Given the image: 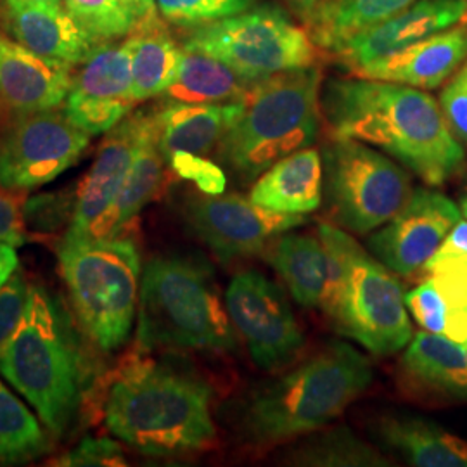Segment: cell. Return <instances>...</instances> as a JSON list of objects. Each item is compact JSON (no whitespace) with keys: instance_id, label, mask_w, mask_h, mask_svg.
I'll return each mask as SVG.
<instances>
[{"instance_id":"obj_3","label":"cell","mask_w":467,"mask_h":467,"mask_svg":"<svg viewBox=\"0 0 467 467\" xmlns=\"http://www.w3.org/2000/svg\"><path fill=\"white\" fill-rule=\"evenodd\" d=\"M0 372L50 433L71 426L84 399L82 355L63 306L38 284L30 285L25 314L0 347Z\"/></svg>"},{"instance_id":"obj_27","label":"cell","mask_w":467,"mask_h":467,"mask_svg":"<svg viewBox=\"0 0 467 467\" xmlns=\"http://www.w3.org/2000/svg\"><path fill=\"white\" fill-rule=\"evenodd\" d=\"M267 253L270 265L283 277L293 298L306 308L320 306L327 279V256L320 237L284 233Z\"/></svg>"},{"instance_id":"obj_9","label":"cell","mask_w":467,"mask_h":467,"mask_svg":"<svg viewBox=\"0 0 467 467\" xmlns=\"http://www.w3.org/2000/svg\"><path fill=\"white\" fill-rule=\"evenodd\" d=\"M182 49L213 56L253 82L317 67L320 59V49L308 30L274 5L196 26L185 36Z\"/></svg>"},{"instance_id":"obj_12","label":"cell","mask_w":467,"mask_h":467,"mask_svg":"<svg viewBox=\"0 0 467 467\" xmlns=\"http://www.w3.org/2000/svg\"><path fill=\"white\" fill-rule=\"evenodd\" d=\"M225 306L258 368H283L303 348V334L289 303L264 274L244 270L234 275Z\"/></svg>"},{"instance_id":"obj_29","label":"cell","mask_w":467,"mask_h":467,"mask_svg":"<svg viewBox=\"0 0 467 467\" xmlns=\"http://www.w3.org/2000/svg\"><path fill=\"white\" fill-rule=\"evenodd\" d=\"M125 40L132 57L135 102L163 96L173 84L182 59V49L168 34L165 23L139 26Z\"/></svg>"},{"instance_id":"obj_42","label":"cell","mask_w":467,"mask_h":467,"mask_svg":"<svg viewBox=\"0 0 467 467\" xmlns=\"http://www.w3.org/2000/svg\"><path fill=\"white\" fill-rule=\"evenodd\" d=\"M467 256V220H459L451 229L433 258H459Z\"/></svg>"},{"instance_id":"obj_7","label":"cell","mask_w":467,"mask_h":467,"mask_svg":"<svg viewBox=\"0 0 467 467\" xmlns=\"http://www.w3.org/2000/svg\"><path fill=\"white\" fill-rule=\"evenodd\" d=\"M140 350H233V320L213 272L202 262L158 256L144 268L139 291Z\"/></svg>"},{"instance_id":"obj_28","label":"cell","mask_w":467,"mask_h":467,"mask_svg":"<svg viewBox=\"0 0 467 467\" xmlns=\"http://www.w3.org/2000/svg\"><path fill=\"white\" fill-rule=\"evenodd\" d=\"M418 0H324L306 21L318 49L333 52L353 35L400 15Z\"/></svg>"},{"instance_id":"obj_13","label":"cell","mask_w":467,"mask_h":467,"mask_svg":"<svg viewBox=\"0 0 467 467\" xmlns=\"http://www.w3.org/2000/svg\"><path fill=\"white\" fill-rule=\"evenodd\" d=\"M184 218L189 229L225 262L251 258L277 235L305 223L303 215L272 212L239 194L192 196L185 201Z\"/></svg>"},{"instance_id":"obj_20","label":"cell","mask_w":467,"mask_h":467,"mask_svg":"<svg viewBox=\"0 0 467 467\" xmlns=\"http://www.w3.org/2000/svg\"><path fill=\"white\" fill-rule=\"evenodd\" d=\"M4 25L15 38L35 54L59 59L73 67L102 44L77 21L67 5H4Z\"/></svg>"},{"instance_id":"obj_47","label":"cell","mask_w":467,"mask_h":467,"mask_svg":"<svg viewBox=\"0 0 467 467\" xmlns=\"http://www.w3.org/2000/svg\"><path fill=\"white\" fill-rule=\"evenodd\" d=\"M461 213H464V217L467 218V194L464 196L462 202H461Z\"/></svg>"},{"instance_id":"obj_31","label":"cell","mask_w":467,"mask_h":467,"mask_svg":"<svg viewBox=\"0 0 467 467\" xmlns=\"http://www.w3.org/2000/svg\"><path fill=\"white\" fill-rule=\"evenodd\" d=\"M47 438L30 409L0 381V461L28 462L47 451Z\"/></svg>"},{"instance_id":"obj_38","label":"cell","mask_w":467,"mask_h":467,"mask_svg":"<svg viewBox=\"0 0 467 467\" xmlns=\"http://www.w3.org/2000/svg\"><path fill=\"white\" fill-rule=\"evenodd\" d=\"M52 466L108 467L127 466L125 455L109 438H85L73 451L57 457Z\"/></svg>"},{"instance_id":"obj_35","label":"cell","mask_w":467,"mask_h":467,"mask_svg":"<svg viewBox=\"0 0 467 467\" xmlns=\"http://www.w3.org/2000/svg\"><path fill=\"white\" fill-rule=\"evenodd\" d=\"M254 0H156L158 13L170 25L196 28L251 9Z\"/></svg>"},{"instance_id":"obj_23","label":"cell","mask_w":467,"mask_h":467,"mask_svg":"<svg viewBox=\"0 0 467 467\" xmlns=\"http://www.w3.org/2000/svg\"><path fill=\"white\" fill-rule=\"evenodd\" d=\"M324 165L317 150H296L264 171L251 189L250 200L289 215L316 212L322 202Z\"/></svg>"},{"instance_id":"obj_26","label":"cell","mask_w":467,"mask_h":467,"mask_svg":"<svg viewBox=\"0 0 467 467\" xmlns=\"http://www.w3.org/2000/svg\"><path fill=\"white\" fill-rule=\"evenodd\" d=\"M253 84L213 56L182 49L177 77L163 96L171 102L225 104L243 100Z\"/></svg>"},{"instance_id":"obj_39","label":"cell","mask_w":467,"mask_h":467,"mask_svg":"<svg viewBox=\"0 0 467 467\" xmlns=\"http://www.w3.org/2000/svg\"><path fill=\"white\" fill-rule=\"evenodd\" d=\"M30 296V284L23 272H16L0 287V347L16 329Z\"/></svg>"},{"instance_id":"obj_17","label":"cell","mask_w":467,"mask_h":467,"mask_svg":"<svg viewBox=\"0 0 467 467\" xmlns=\"http://www.w3.org/2000/svg\"><path fill=\"white\" fill-rule=\"evenodd\" d=\"M73 65L26 49L0 34V111L19 118L59 108L73 82Z\"/></svg>"},{"instance_id":"obj_2","label":"cell","mask_w":467,"mask_h":467,"mask_svg":"<svg viewBox=\"0 0 467 467\" xmlns=\"http://www.w3.org/2000/svg\"><path fill=\"white\" fill-rule=\"evenodd\" d=\"M104 422L121 441L150 457L206 451L217 441L208 384L139 355L113 374Z\"/></svg>"},{"instance_id":"obj_15","label":"cell","mask_w":467,"mask_h":467,"mask_svg":"<svg viewBox=\"0 0 467 467\" xmlns=\"http://www.w3.org/2000/svg\"><path fill=\"white\" fill-rule=\"evenodd\" d=\"M459 220L461 210L453 201L418 189L384 229L370 235L368 248L391 272L412 275L431 262Z\"/></svg>"},{"instance_id":"obj_33","label":"cell","mask_w":467,"mask_h":467,"mask_svg":"<svg viewBox=\"0 0 467 467\" xmlns=\"http://www.w3.org/2000/svg\"><path fill=\"white\" fill-rule=\"evenodd\" d=\"M67 11L100 42L125 38L135 30V19L121 0H65Z\"/></svg>"},{"instance_id":"obj_36","label":"cell","mask_w":467,"mask_h":467,"mask_svg":"<svg viewBox=\"0 0 467 467\" xmlns=\"http://www.w3.org/2000/svg\"><path fill=\"white\" fill-rule=\"evenodd\" d=\"M405 305L424 331L443 336L451 333V310L430 279L405 295Z\"/></svg>"},{"instance_id":"obj_14","label":"cell","mask_w":467,"mask_h":467,"mask_svg":"<svg viewBox=\"0 0 467 467\" xmlns=\"http://www.w3.org/2000/svg\"><path fill=\"white\" fill-rule=\"evenodd\" d=\"M73 73L67 117L87 134H108L134 109L132 57L127 40L99 44Z\"/></svg>"},{"instance_id":"obj_19","label":"cell","mask_w":467,"mask_h":467,"mask_svg":"<svg viewBox=\"0 0 467 467\" xmlns=\"http://www.w3.org/2000/svg\"><path fill=\"white\" fill-rule=\"evenodd\" d=\"M467 59V21L351 71L353 77L436 88Z\"/></svg>"},{"instance_id":"obj_37","label":"cell","mask_w":467,"mask_h":467,"mask_svg":"<svg viewBox=\"0 0 467 467\" xmlns=\"http://www.w3.org/2000/svg\"><path fill=\"white\" fill-rule=\"evenodd\" d=\"M168 163L179 177L198 185L202 194L220 196L225 192L227 177L223 170L204 156L192 152H175L168 158Z\"/></svg>"},{"instance_id":"obj_4","label":"cell","mask_w":467,"mask_h":467,"mask_svg":"<svg viewBox=\"0 0 467 467\" xmlns=\"http://www.w3.org/2000/svg\"><path fill=\"white\" fill-rule=\"evenodd\" d=\"M370 381L368 358L347 343H333L253 393L244 405L243 431L258 445L317 431L339 418Z\"/></svg>"},{"instance_id":"obj_10","label":"cell","mask_w":467,"mask_h":467,"mask_svg":"<svg viewBox=\"0 0 467 467\" xmlns=\"http://www.w3.org/2000/svg\"><path fill=\"white\" fill-rule=\"evenodd\" d=\"M326 198L334 220L368 234L395 217L412 194L409 173L355 139H333L324 148Z\"/></svg>"},{"instance_id":"obj_41","label":"cell","mask_w":467,"mask_h":467,"mask_svg":"<svg viewBox=\"0 0 467 467\" xmlns=\"http://www.w3.org/2000/svg\"><path fill=\"white\" fill-rule=\"evenodd\" d=\"M0 243L11 246L25 244L23 202L15 192L0 189Z\"/></svg>"},{"instance_id":"obj_24","label":"cell","mask_w":467,"mask_h":467,"mask_svg":"<svg viewBox=\"0 0 467 467\" xmlns=\"http://www.w3.org/2000/svg\"><path fill=\"white\" fill-rule=\"evenodd\" d=\"M237 113L239 102L187 104L167 100L160 111H154L163 156L168 161L175 152L210 154L217 150Z\"/></svg>"},{"instance_id":"obj_11","label":"cell","mask_w":467,"mask_h":467,"mask_svg":"<svg viewBox=\"0 0 467 467\" xmlns=\"http://www.w3.org/2000/svg\"><path fill=\"white\" fill-rule=\"evenodd\" d=\"M90 144L65 109L15 118L0 137V189L32 191L56 181L73 167Z\"/></svg>"},{"instance_id":"obj_30","label":"cell","mask_w":467,"mask_h":467,"mask_svg":"<svg viewBox=\"0 0 467 467\" xmlns=\"http://www.w3.org/2000/svg\"><path fill=\"white\" fill-rule=\"evenodd\" d=\"M293 466L388 467L389 461L347 428H336L300 443L285 457Z\"/></svg>"},{"instance_id":"obj_48","label":"cell","mask_w":467,"mask_h":467,"mask_svg":"<svg viewBox=\"0 0 467 467\" xmlns=\"http://www.w3.org/2000/svg\"><path fill=\"white\" fill-rule=\"evenodd\" d=\"M464 347H466V350H467V341H466V343H464Z\"/></svg>"},{"instance_id":"obj_32","label":"cell","mask_w":467,"mask_h":467,"mask_svg":"<svg viewBox=\"0 0 467 467\" xmlns=\"http://www.w3.org/2000/svg\"><path fill=\"white\" fill-rule=\"evenodd\" d=\"M426 270L430 281L451 310L449 337L464 345L467 341V256L431 258Z\"/></svg>"},{"instance_id":"obj_22","label":"cell","mask_w":467,"mask_h":467,"mask_svg":"<svg viewBox=\"0 0 467 467\" xmlns=\"http://www.w3.org/2000/svg\"><path fill=\"white\" fill-rule=\"evenodd\" d=\"M403 376L419 391L441 400H466L467 350L443 334L420 331L403 355Z\"/></svg>"},{"instance_id":"obj_46","label":"cell","mask_w":467,"mask_h":467,"mask_svg":"<svg viewBox=\"0 0 467 467\" xmlns=\"http://www.w3.org/2000/svg\"><path fill=\"white\" fill-rule=\"evenodd\" d=\"M65 0H4V5H63Z\"/></svg>"},{"instance_id":"obj_43","label":"cell","mask_w":467,"mask_h":467,"mask_svg":"<svg viewBox=\"0 0 467 467\" xmlns=\"http://www.w3.org/2000/svg\"><path fill=\"white\" fill-rule=\"evenodd\" d=\"M135 19V28L156 25L163 21L158 13L156 0H121Z\"/></svg>"},{"instance_id":"obj_1","label":"cell","mask_w":467,"mask_h":467,"mask_svg":"<svg viewBox=\"0 0 467 467\" xmlns=\"http://www.w3.org/2000/svg\"><path fill=\"white\" fill-rule=\"evenodd\" d=\"M320 108L333 139L381 148L426 184H445L466 168L441 106L420 88L358 77L329 80Z\"/></svg>"},{"instance_id":"obj_45","label":"cell","mask_w":467,"mask_h":467,"mask_svg":"<svg viewBox=\"0 0 467 467\" xmlns=\"http://www.w3.org/2000/svg\"><path fill=\"white\" fill-rule=\"evenodd\" d=\"M284 2H285L287 7L306 25V21L317 11L318 5H320L324 0H284Z\"/></svg>"},{"instance_id":"obj_8","label":"cell","mask_w":467,"mask_h":467,"mask_svg":"<svg viewBox=\"0 0 467 467\" xmlns=\"http://www.w3.org/2000/svg\"><path fill=\"white\" fill-rule=\"evenodd\" d=\"M59 270L84 333L99 350H118L129 339L139 305L140 254L134 241L65 239Z\"/></svg>"},{"instance_id":"obj_5","label":"cell","mask_w":467,"mask_h":467,"mask_svg":"<svg viewBox=\"0 0 467 467\" xmlns=\"http://www.w3.org/2000/svg\"><path fill=\"white\" fill-rule=\"evenodd\" d=\"M320 67H301L251 85L217 154L241 182H250L279 160L310 148L320 129Z\"/></svg>"},{"instance_id":"obj_18","label":"cell","mask_w":467,"mask_h":467,"mask_svg":"<svg viewBox=\"0 0 467 467\" xmlns=\"http://www.w3.org/2000/svg\"><path fill=\"white\" fill-rule=\"evenodd\" d=\"M146 111L121 119L100 142L96 161L78 185L77 212L67 227V241L84 239L117 201L134 161L135 150L144 127Z\"/></svg>"},{"instance_id":"obj_6","label":"cell","mask_w":467,"mask_h":467,"mask_svg":"<svg viewBox=\"0 0 467 467\" xmlns=\"http://www.w3.org/2000/svg\"><path fill=\"white\" fill-rule=\"evenodd\" d=\"M318 237L327 256L320 308L334 327L378 357L407 347L412 326L403 287L391 270L337 227L320 223Z\"/></svg>"},{"instance_id":"obj_34","label":"cell","mask_w":467,"mask_h":467,"mask_svg":"<svg viewBox=\"0 0 467 467\" xmlns=\"http://www.w3.org/2000/svg\"><path fill=\"white\" fill-rule=\"evenodd\" d=\"M78 200V187L36 194L23 202L25 229L36 234L59 233L71 225Z\"/></svg>"},{"instance_id":"obj_21","label":"cell","mask_w":467,"mask_h":467,"mask_svg":"<svg viewBox=\"0 0 467 467\" xmlns=\"http://www.w3.org/2000/svg\"><path fill=\"white\" fill-rule=\"evenodd\" d=\"M165 163L160 148L158 125L154 111L146 115L140 139L135 150L134 161L113 206L94 223L87 237L106 239L117 237L134 220L142 208L156 198L165 182Z\"/></svg>"},{"instance_id":"obj_44","label":"cell","mask_w":467,"mask_h":467,"mask_svg":"<svg viewBox=\"0 0 467 467\" xmlns=\"http://www.w3.org/2000/svg\"><path fill=\"white\" fill-rule=\"evenodd\" d=\"M17 267L19 260L16 248L7 243H0V287L16 272Z\"/></svg>"},{"instance_id":"obj_16","label":"cell","mask_w":467,"mask_h":467,"mask_svg":"<svg viewBox=\"0 0 467 467\" xmlns=\"http://www.w3.org/2000/svg\"><path fill=\"white\" fill-rule=\"evenodd\" d=\"M464 21L467 0H418L400 15L353 35L331 54L351 73Z\"/></svg>"},{"instance_id":"obj_25","label":"cell","mask_w":467,"mask_h":467,"mask_svg":"<svg viewBox=\"0 0 467 467\" xmlns=\"http://www.w3.org/2000/svg\"><path fill=\"white\" fill-rule=\"evenodd\" d=\"M386 447L418 467H467V441L416 416H384L376 426Z\"/></svg>"},{"instance_id":"obj_40","label":"cell","mask_w":467,"mask_h":467,"mask_svg":"<svg viewBox=\"0 0 467 467\" xmlns=\"http://www.w3.org/2000/svg\"><path fill=\"white\" fill-rule=\"evenodd\" d=\"M440 106L453 135L467 146V61L443 88Z\"/></svg>"}]
</instances>
